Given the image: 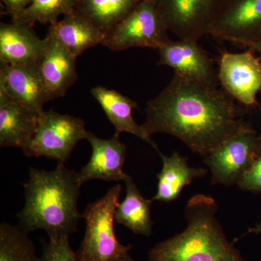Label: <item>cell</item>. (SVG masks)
I'll return each instance as SVG.
<instances>
[{
    "label": "cell",
    "instance_id": "cell-1",
    "mask_svg": "<svg viewBox=\"0 0 261 261\" xmlns=\"http://www.w3.org/2000/svg\"><path fill=\"white\" fill-rule=\"evenodd\" d=\"M146 114L141 126L149 137L174 136L203 157L250 126L224 89L175 73L167 87L147 102Z\"/></svg>",
    "mask_w": 261,
    "mask_h": 261
},
{
    "label": "cell",
    "instance_id": "cell-2",
    "mask_svg": "<svg viewBox=\"0 0 261 261\" xmlns=\"http://www.w3.org/2000/svg\"><path fill=\"white\" fill-rule=\"evenodd\" d=\"M23 187L25 205L17 217L24 231L42 229L49 240L69 238L76 231L82 219L78 210L82 187L78 173L62 163L53 171L31 168Z\"/></svg>",
    "mask_w": 261,
    "mask_h": 261
},
{
    "label": "cell",
    "instance_id": "cell-3",
    "mask_svg": "<svg viewBox=\"0 0 261 261\" xmlns=\"http://www.w3.org/2000/svg\"><path fill=\"white\" fill-rule=\"evenodd\" d=\"M217 203L210 195L193 196L185 209L187 228L156 244L150 261H246L228 241L216 219Z\"/></svg>",
    "mask_w": 261,
    "mask_h": 261
},
{
    "label": "cell",
    "instance_id": "cell-4",
    "mask_svg": "<svg viewBox=\"0 0 261 261\" xmlns=\"http://www.w3.org/2000/svg\"><path fill=\"white\" fill-rule=\"evenodd\" d=\"M121 191V185H115L102 198L86 207L82 214L85 233L75 252L79 261H118L132 249L119 243L115 233V215Z\"/></svg>",
    "mask_w": 261,
    "mask_h": 261
},
{
    "label": "cell",
    "instance_id": "cell-5",
    "mask_svg": "<svg viewBox=\"0 0 261 261\" xmlns=\"http://www.w3.org/2000/svg\"><path fill=\"white\" fill-rule=\"evenodd\" d=\"M83 120L54 111H43L32 140L23 152L27 157H44L64 163L81 140L87 138Z\"/></svg>",
    "mask_w": 261,
    "mask_h": 261
},
{
    "label": "cell",
    "instance_id": "cell-6",
    "mask_svg": "<svg viewBox=\"0 0 261 261\" xmlns=\"http://www.w3.org/2000/svg\"><path fill=\"white\" fill-rule=\"evenodd\" d=\"M156 0H141L126 18L106 34L102 45L113 51L132 47L159 49L169 42Z\"/></svg>",
    "mask_w": 261,
    "mask_h": 261
},
{
    "label": "cell",
    "instance_id": "cell-7",
    "mask_svg": "<svg viewBox=\"0 0 261 261\" xmlns=\"http://www.w3.org/2000/svg\"><path fill=\"white\" fill-rule=\"evenodd\" d=\"M257 147L258 133L250 125L206 155L212 185H238L258 156Z\"/></svg>",
    "mask_w": 261,
    "mask_h": 261
},
{
    "label": "cell",
    "instance_id": "cell-8",
    "mask_svg": "<svg viewBox=\"0 0 261 261\" xmlns=\"http://www.w3.org/2000/svg\"><path fill=\"white\" fill-rule=\"evenodd\" d=\"M224 0H156L168 32L198 42L209 30Z\"/></svg>",
    "mask_w": 261,
    "mask_h": 261
},
{
    "label": "cell",
    "instance_id": "cell-9",
    "mask_svg": "<svg viewBox=\"0 0 261 261\" xmlns=\"http://www.w3.org/2000/svg\"><path fill=\"white\" fill-rule=\"evenodd\" d=\"M208 35L248 47L261 42V0H224Z\"/></svg>",
    "mask_w": 261,
    "mask_h": 261
},
{
    "label": "cell",
    "instance_id": "cell-10",
    "mask_svg": "<svg viewBox=\"0 0 261 261\" xmlns=\"http://www.w3.org/2000/svg\"><path fill=\"white\" fill-rule=\"evenodd\" d=\"M218 80L226 93L245 106L256 103L261 89V63L253 50L224 51L220 58Z\"/></svg>",
    "mask_w": 261,
    "mask_h": 261
},
{
    "label": "cell",
    "instance_id": "cell-11",
    "mask_svg": "<svg viewBox=\"0 0 261 261\" xmlns=\"http://www.w3.org/2000/svg\"><path fill=\"white\" fill-rule=\"evenodd\" d=\"M158 51V65L171 67L175 73L188 80L217 87L219 80L214 61L198 42L170 40Z\"/></svg>",
    "mask_w": 261,
    "mask_h": 261
},
{
    "label": "cell",
    "instance_id": "cell-12",
    "mask_svg": "<svg viewBox=\"0 0 261 261\" xmlns=\"http://www.w3.org/2000/svg\"><path fill=\"white\" fill-rule=\"evenodd\" d=\"M0 90L38 115L53 100L48 92L38 64H0Z\"/></svg>",
    "mask_w": 261,
    "mask_h": 261
},
{
    "label": "cell",
    "instance_id": "cell-13",
    "mask_svg": "<svg viewBox=\"0 0 261 261\" xmlns=\"http://www.w3.org/2000/svg\"><path fill=\"white\" fill-rule=\"evenodd\" d=\"M86 140L92 147V154L78 173L81 185L94 179L124 181L129 176L123 171L126 147L120 140L119 135L115 134L112 138L105 140L88 132Z\"/></svg>",
    "mask_w": 261,
    "mask_h": 261
},
{
    "label": "cell",
    "instance_id": "cell-14",
    "mask_svg": "<svg viewBox=\"0 0 261 261\" xmlns=\"http://www.w3.org/2000/svg\"><path fill=\"white\" fill-rule=\"evenodd\" d=\"M48 38L37 37L32 27L11 21L0 25V62L4 64L36 65L47 49Z\"/></svg>",
    "mask_w": 261,
    "mask_h": 261
},
{
    "label": "cell",
    "instance_id": "cell-15",
    "mask_svg": "<svg viewBox=\"0 0 261 261\" xmlns=\"http://www.w3.org/2000/svg\"><path fill=\"white\" fill-rule=\"evenodd\" d=\"M47 49L38 63L39 73L51 99L63 97L78 80L76 57L56 38L47 34Z\"/></svg>",
    "mask_w": 261,
    "mask_h": 261
},
{
    "label": "cell",
    "instance_id": "cell-16",
    "mask_svg": "<svg viewBox=\"0 0 261 261\" xmlns=\"http://www.w3.org/2000/svg\"><path fill=\"white\" fill-rule=\"evenodd\" d=\"M39 115L0 90V147L27 148Z\"/></svg>",
    "mask_w": 261,
    "mask_h": 261
},
{
    "label": "cell",
    "instance_id": "cell-17",
    "mask_svg": "<svg viewBox=\"0 0 261 261\" xmlns=\"http://www.w3.org/2000/svg\"><path fill=\"white\" fill-rule=\"evenodd\" d=\"M47 34L58 39L75 57L84 51L102 44L106 34L76 10L49 25Z\"/></svg>",
    "mask_w": 261,
    "mask_h": 261
},
{
    "label": "cell",
    "instance_id": "cell-18",
    "mask_svg": "<svg viewBox=\"0 0 261 261\" xmlns=\"http://www.w3.org/2000/svg\"><path fill=\"white\" fill-rule=\"evenodd\" d=\"M91 93L100 105L108 120L116 128V134L119 135L123 132L132 134L159 152L155 142L134 119L132 113L134 109L138 107L137 102L116 90L100 86L91 89Z\"/></svg>",
    "mask_w": 261,
    "mask_h": 261
},
{
    "label": "cell",
    "instance_id": "cell-19",
    "mask_svg": "<svg viewBox=\"0 0 261 261\" xmlns=\"http://www.w3.org/2000/svg\"><path fill=\"white\" fill-rule=\"evenodd\" d=\"M163 161V168L158 173V188L152 201L171 202L179 196L182 190L195 178L204 177L207 170L189 166L187 159L174 152L168 156L159 152Z\"/></svg>",
    "mask_w": 261,
    "mask_h": 261
},
{
    "label": "cell",
    "instance_id": "cell-20",
    "mask_svg": "<svg viewBox=\"0 0 261 261\" xmlns=\"http://www.w3.org/2000/svg\"><path fill=\"white\" fill-rule=\"evenodd\" d=\"M124 183L126 196L117 207L115 215L116 221L126 226L136 234L150 236L152 233L150 215L152 201L142 195L130 176L125 180Z\"/></svg>",
    "mask_w": 261,
    "mask_h": 261
},
{
    "label": "cell",
    "instance_id": "cell-21",
    "mask_svg": "<svg viewBox=\"0 0 261 261\" xmlns=\"http://www.w3.org/2000/svg\"><path fill=\"white\" fill-rule=\"evenodd\" d=\"M141 0H77L75 10L105 34L126 18Z\"/></svg>",
    "mask_w": 261,
    "mask_h": 261
},
{
    "label": "cell",
    "instance_id": "cell-22",
    "mask_svg": "<svg viewBox=\"0 0 261 261\" xmlns=\"http://www.w3.org/2000/svg\"><path fill=\"white\" fill-rule=\"evenodd\" d=\"M0 261H42L28 233L8 223L0 225Z\"/></svg>",
    "mask_w": 261,
    "mask_h": 261
},
{
    "label": "cell",
    "instance_id": "cell-23",
    "mask_svg": "<svg viewBox=\"0 0 261 261\" xmlns=\"http://www.w3.org/2000/svg\"><path fill=\"white\" fill-rule=\"evenodd\" d=\"M77 0H33L27 8L12 17V21L33 27L36 23L54 24L59 17L75 10Z\"/></svg>",
    "mask_w": 261,
    "mask_h": 261
},
{
    "label": "cell",
    "instance_id": "cell-24",
    "mask_svg": "<svg viewBox=\"0 0 261 261\" xmlns=\"http://www.w3.org/2000/svg\"><path fill=\"white\" fill-rule=\"evenodd\" d=\"M42 261H79L76 253L70 247L69 238L49 240L43 246Z\"/></svg>",
    "mask_w": 261,
    "mask_h": 261
},
{
    "label": "cell",
    "instance_id": "cell-25",
    "mask_svg": "<svg viewBox=\"0 0 261 261\" xmlns=\"http://www.w3.org/2000/svg\"><path fill=\"white\" fill-rule=\"evenodd\" d=\"M238 186L243 191L261 192V155L257 156Z\"/></svg>",
    "mask_w": 261,
    "mask_h": 261
},
{
    "label": "cell",
    "instance_id": "cell-26",
    "mask_svg": "<svg viewBox=\"0 0 261 261\" xmlns=\"http://www.w3.org/2000/svg\"><path fill=\"white\" fill-rule=\"evenodd\" d=\"M33 0H1L5 6L4 14L13 17L19 12L27 8Z\"/></svg>",
    "mask_w": 261,
    "mask_h": 261
},
{
    "label": "cell",
    "instance_id": "cell-27",
    "mask_svg": "<svg viewBox=\"0 0 261 261\" xmlns=\"http://www.w3.org/2000/svg\"><path fill=\"white\" fill-rule=\"evenodd\" d=\"M250 48L252 49V50L256 51L257 53H260L261 56V42L255 43V44H254L253 45H252Z\"/></svg>",
    "mask_w": 261,
    "mask_h": 261
},
{
    "label": "cell",
    "instance_id": "cell-28",
    "mask_svg": "<svg viewBox=\"0 0 261 261\" xmlns=\"http://www.w3.org/2000/svg\"><path fill=\"white\" fill-rule=\"evenodd\" d=\"M260 120H261V110H260ZM257 153H258V156L261 155V130H260V133L258 134V147H257Z\"/></svg>",
    "mask_w": 261,
    "mask_h": 261
},
{
    "label": "cell",
    "instance_id": "cell-29",
    "mask_svg": "<svg viewBox=\"0 0 261 261\" xmlns=\"http://www.w3.org/2000/svg\"><path fill=\"white\" fill-rule=\"evenodd\" d=\"M118 261H135L133 259L130 257V255H128V253L126 254V255L122 256L121 258L118 260Z\"/></svg>",
    "mask_w": 261,
    "mask_h": 261
}]
</instances>
